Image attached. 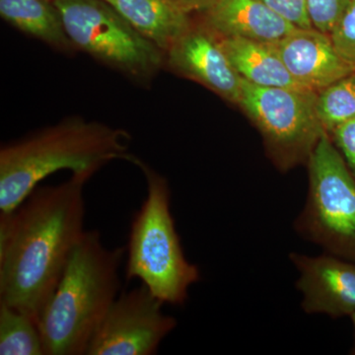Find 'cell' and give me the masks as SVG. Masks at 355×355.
I'll use <instances>...</instances> for the list:
<instances>
[{
	"label": "cell",
	"instance_id": "cell-13",
	"mask_svg": "<svg viewBox=\"0 0 355 355\" xmlns=\"http://www.w3.org/2000/svg\"><path fill=\"white\" fill-rule=\"evenodd\" d=\"M217 37L243 80L263 87L304 88L287 69L275 43Z\"/></svg>",
	"mask_w": 355,
	"mask_h": 355
},
{
	"label": "cell",
	"instance_id": "cell-2",
	"mask_svg": "<svg viewBox=\"0 0 355 355\" xmlns=\"http://www.w3.org/2000/svg\"><path fill=\"white\" fill-rule=\"evenodd\" d=\"M130 133L72 116L0 149V212L19 207L46 177L60 170L92 178L114 160H128Z\"/></svg>",
	"mask_w": 355,
	"mask_h": 355
},
{
	"label": "cell",
	"instance_id": "cell-11",
	"mask_svg": "<svg viewBox=\"0 0 355 355\" xmlns=\"http://www.w3.org/2000/svg\"><path fill=\"white\" fill-rule=\"evenodd\" d=\"M275 46L293 78L302 87L316 92L355 72L336 49L331 35L315 28H296L275 42Z\"/></svg>",
	"mask_w": 355,
	"mask_h": 355
},
{
	"label": "cell",
	"instance_id": "cell-18",
	"mask_svg": "<svg viewBox=\"0 0 355 355\" xmlns=\"http://www.w3.org/2000/svg\"><path fill=\"white\" fill-rule=\"evenodd\" d=\"M313 28L330 34L342 19L350 0H305Z\"/></svg>",
	"mask_w": 355,
	"mask_h": 355
},
{
	"label": "cell",
	"instance_id": "cell-1",
	"mask_svg": "<svg viewBox=\"0 0 355 355\" xmlns=\"http://www.w3.org/2000/svg\"><path fill=\"white\" fill-rule=\"evenodd\" d=\"M72 174L55 186H38L19 207L0 212V302L38 324L85 232L84 187Z\"/></svg>",
	"mask_w": 355,
	"mask_h": 355
},
{
	"label": "cell",
	"instance_id": "cell-6",
	"mask_svg": "<svg viewBox=\"0 0 355 355\" xmlns=\"http://www.w3.org/2000/svg\"><path fill=\"white\" fill-rule=\"evenodd\" d=\"M307 166L309 191L294 227L327 253L355 263V180L328 133Z\"/></svg>",
	"mask_w": 355,
	"mask_h": 355
},
{
	"label": "cell",
	"instance_id": "cell-15",
	"mask_svg": "<svg viewBox=\"0 0 355 355\" xmlns=\"http://www.w3.org/2000/svg\"><path fill=\"white\" fill-rule=\"evenodd\" d=\"M0 16L27 36L67 55L76 53L53 0H0Z\"/></svg>",
	"mask_w": 355,
	"mask_h": 355
},
{
	"label": "cell",
	"instance_id": "cell-16",
	"mask_svg": "<svg viewBox=\"0 0 355 355\" xmlns=\"http://www.w3.org/2000/svg\"><path fill=\"white\" fill-rule=\"evenodd\" d=\"M0 354L46 355L36 321L3 302H0Z\"/></svg>",
	"mask_w": 355,
	"mask_h": 355
},
{
	"label": "cell",
	"instance_id": "cell-23",
	"mask_svg": "<svg viewBox=\"0 0 355 355\" xmlns=\"http://www.w3.org/2000/svg\"><path fill=\"white\" fill-rule=\"evenodd\" d=\"M349 317L352 318V324H354V328L355 331V313H354V314L350 315Z\"/></svg>",
	"mask_w": 355,
	"mask_h": 355
},
{
	"label": "cell",
	"instance_id": "cell-14",
	"mask_svg": "<svg viewBox=\"0 0 355 355\" xmlns=\"http://www.w3.org/2000/svg\"><path fill=\"white\" fill-rule=\"evenodd\" d=\"M163 51L189 27L190 15L175 0H105Z\"/></svg>",
	"mask_w": 355,
	"mask_h": 355
},
{
	"label": "cell",
	"instance_id": "cell-20",
	"mask_svg": "<svg viewBox=\"0 0 355 355\" xmlns=\"http://www.w3.org/2000/svg\"><path fill=\"white\" fill-rule=\"evenodd\" d=\"M261 1L296 27L303 28V29L313 28L308 16L305 0H261Z\"/></svg>",
	"mask_w": 355,
	"mask_h": 355
},
{
	"label": "cell",
	"instance_id": "cell-17",
	"mask_svg": "<svg viewBox=\"0 0 355 355\" xmlns=\"http://www.w3.org/2000/svg\"><path fill=\"white\" fill-rule=\"evenodd\" d=\"M318 118L324 132L355 120V72L317 92Z\"/></svg>",
	"mask_w": 355,
	"mask_h": 355
},
{
	"label": "cell",
	"instance_id": "cell-10",
	"mask_svg": "<svg viewBox=\"0 0 355 355\" xmlns=\"http://www.w3.org/2000/svg\"><path fill=\"white\" fill-rule=\"evenodd\" d=\"M289 258L299 272L297 288L306 313L333 318L355 313L354 261L330 254L309 257L292 253Z\"/></svg>",
	"mask_w": 355,
	"mask_h": 355
},
{
	"label": "cell",
	"instance_id": "cell-3",
	"mask_svg": "<svg viewBox=\"0 0 355 355\" xmlns=\"http://www.w3.org/2000/svg\"><path fill=\"white\" fill-rule=\"evenodd\" d=\"M127 247L108 249L97 230L84 232L39 318L46 355H86L119 296Z\"/></svg>",
	"mask_w": 355,
	"mask_h": 355
},
{
	"label": "cell",
	"instance_id": "cell-5",
	"mask_svg": "<svg viewBox=\"0 0 355 355\" xmlns=\"http://www.w3.org/2000/svg\"><path fill=\"white\" fill-rule=\"evenodd\" d=\"M76 51L147 86L165 65V53L105 0H53Z\"/></svg>",
	"mask_w": 355,
	"mask_h": 355
},
{
	"label": "cell",
	"instance_id": "cell-12",
	"mask_svg": "<svg viewBox=\"0 0 355 355\" xmlns=\"http://www.w3.org/2000/svg\"><path fill=\"white\" fill-rule=\"evenodd\" d=\"M202 22L221 37L275 43L296 29L261 0H218Z\"/></svg>",
	"mask_w": 355,
	"mask_h": 355
},
{
	"label": "cell",
	"instance_id": "cell-9",
	"mask_svg": "<svg viewBox=\"0 0 355 355\" xmlns=\"http://www.w3.org/2000/svg\"><path fill=\"white\" fill-rule=\"evenodd\" d=\"M165 65L239 106L243 79L222 49L216 33L202 21L193 23L165 51Z\"/></svg>",
	"mask_w": 355,
	"mask_h": 355
},
{
	"label": "cell",
	"instance_id": "cell-7",
	"mask_svg": "<svg viewBox=\"0 0 355 355\" xmlns=\"http://www.w3.org/2000/svg\"><path fill=\"white\" fill-rule=\"evenodd\" d=\"M316 91L263 87L243 80L239 107L263 137L266 150L282 171L307 164L324 132L316 110Z\"/></svg>",
	"mask_w": 355,
	"mask_h": 355
},
{
	"label": "cell",
	"instance_id": "cell-21",
	"mask_svg": "<svg viewBox=\"0 0 355 355\" xmlns=\"http://www.w3.org/2000/svg\"><path fill=\"white\" fill-rule=\"evenodd\" d=\"M330 137L355 180V120L336 128Z\"/></svg>",
	"mask_w": 355,
	"mask_h": 355
},
{
	"label": "cell",
	"instance_id": "cell-19",
	"mask_svg": "<svg viewBox=\"0 0 355 355\" xmlns=\"http://www.w3.org/2000/svg\"><path fill=\"white\" fill-rule=\"evenodd\" d=\"M331 37L340 55L355 69V0H350Z\"/></svg>",
	"mask_w": 355,
	"mask_h": 355
},
{
	"label": "cell",
	"instance_id": "cell-4",
	"mask_svg": "<svg viewBox=\"0 0 355 355\" xmlns=\"http://www.w3.org/2000/svg\"><path fill=\"white\" fill-rule=\"evenodd\" d=\"M146 182V198L130 223L125 279H137L164 304L183 305L189 288L200 279L198 266L187 260L171 214L166 178L130 154Z\"/></svg>",
	"mask_w": 355,
	"mask_h": 355
},
{
	"label": "cell",
	"instance_id": "cell-8",
	"mask_svg": "<svg viewBox=\"0 0 355 355\" xmlns=\"http://www.w3.org/2000/svg\"><path fill=\"white\" fill-rule=\"evenodd\" d=\"M164 303L141 284L123 292L96 331L86 355H153L177 326Z\"/></svg>",
	"mask_w": 355,
	"mask_h": 355
},
{
	"label": "cell",
	"instance_id": "cell-22",
	"mask_svg": "<svg viewBox=\"0 0 355 355\" xmlns=\"http://www.w3.org/2000/svg\"><path fill=\"white\" fill-rule=\"evenodd\" d=\"M184 12L190 15L193 12H205L218 0H175Z\"/></svg>",
	"mask_w": 355,
	"mask_h": 355
}]
</instances>
